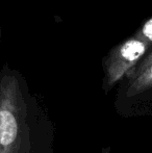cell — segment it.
I'll list each match as a JSON object with an SVG mask.
<instances>
[{"label": "cell", "mask_w": 152, "mask_h": 153, "mask_svg": "<svg viewBox=\"0 0 152 153\" xmlns=\"http://www.w3.org/2000/svg\"><path fill=\"white\" fill-rule=\"evenodd\" d=\"M54 128L47 113L13 72L0 78V153H53Z\"/></svg>", "instance_id": "6da1fadb"}, {"label": "cell", "mask_w": 152, "mask_h": 153, "mask_svg": "<svg viewBox=\"0 0 152 153\" xmlns=\"http://www.w3.org/2000/svg\"><path fill=\"white\" fill-rule=\"evenodd\" d=\"M150 46L147 41L134 34L115 47L105 62L104 89L106 91L110 90L124 76H128L132 73L144 55L148 52Z\"/></svg>", "instance_id": "7a4b0ae2"}, {"label": "cell", "mask_w": 152, "mask_h": 153, "mask_svg": "<svg viewBox=\"0 0 152 153\" xmlns=\"http://www.w3.org/2000/svg\"><path fill=\"white\" fill-rule=\"evenodd\" d=\"M117 99V111L121 115H146L152 107V62L136 76L128 78V83Z\"/></svg>", "instance_id": "3957f363"}, {"label": "cell", "mask_w": 152, "mask_h": 153, "mask_svg": "<svg viewBox=\"0 0 152 153\" xmlns=\"http://www.w3.org/2000/svg\"><path fill=\"white\" fill-rule=\"evenodd\" d=\"M136 36L147 41L149 44L152 45V17L148 21H146L142 25V27L136 32Z\"/></svg>", "instance_id": "277c9868"}, {"label": "cell", "mask_w": 152, "mask_h": 153, "mask_svg": "<svg viewBox=\"0 0 152 153\" xmlns=\"http://www.w3.org/2000/svg\"><path fill=\"white\" fill-rule=\"evenodd\" d=\"M152 62V49H151V51L150 52L147 54V56L145 57L144 59H142L140 62L138 64V66L134 68V70L132 71V73H130L129 75H128V78H132V77H134V76H136V75H139L140 74L142 71H144L145 69L147 68V67L149 66Z\"/></svg>", "instance_id": "5b68a950"}]
</instances>
